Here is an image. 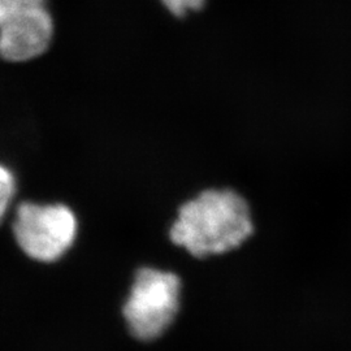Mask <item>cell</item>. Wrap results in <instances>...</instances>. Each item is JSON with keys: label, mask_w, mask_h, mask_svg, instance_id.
<instances>
[{"label": "cell", "mask_w": 351, "mask_h": 351, "mask_svg": "<svg viewBox=\"0 0 351 351\" xmlns=\"http://www.w3.org/2000/svg\"><path fill=\"white\" fill-rule=\"evenodd\" d=\"M252 233L249 206L230 190H206L181 206L171 228L173 243L197 258L233 250Z\"/></svg>", "instance_id": "6da1fadb"}, {"label": "cell", "mask_w": 351, "mask_h": 351, "mask_svg": "<svg viewBox=\"0 0 351 351\" xmlns=\"http://www.w3.org/2000/svg\"><path fill=\"white\" fill-rule=\"evenodd\" d=\"M178 295L180 278L175 274L139 269L123 308L130 333L143 341L160 336L175 317Z\"/></svg>", "instance_id": "7a4b0ae2"}, {"label": "cell", "mask_w": 351, "mask_h": 351, "mask_svg": "<svg viewBox=\"0 0 351 351\" xmlns=\"http://www.w3.org/2000/svg\"><path fill=\"white\" fill-rule=\"evenodd\" d=\"M47 0H0V53L8 63H26L50 49L55 25Z\"/></svg>", "instance_id": "3957f363"}, {"label": "cell", "mask_w": 351, "mask_h": 351, "mask_svg": "<svg viewBox=\"0 0 351 351\" xmlns=\"http://www.w3.org/2000/svg\"><path fill=\"white\" fill-rule=\"evenodd\" d=\"M13 234L27 256L53 262L75 239V215L63 204L39 206L26 202L17 208Z\"/></svg>", "instance_id": "277c9868"}, {"label": "cell", "mask_w": 351, "mask_h": 351, "mask_svg": "<svg viewBox=\"0 0 351 351\" xmlns=\"http://www.w3.org/2000/svg\"><path fill=\"white\" fill-rule=\"evenodd\" d=\"M164 8L176 19H184L189 13L199 12L207 0H160Z\"/></svg>", "instance_id": "5b68a950"}, {"label": "cell", "mask_w": 351, "mask_h": 351, "mask_svg": "<svg viewBox=\"0 0 351 351\" xmlns=\"http://www.w3.org/2000/svg\"><path fill=\"white\" fill-rule=\"evenodd\" d=\"M13 189H14V185H13L12 175L3 165L0 168V213H1V216L5 213L7 203L12 197Z\"/></svg>", "instance_id": "8992f818"}]
</instances>
